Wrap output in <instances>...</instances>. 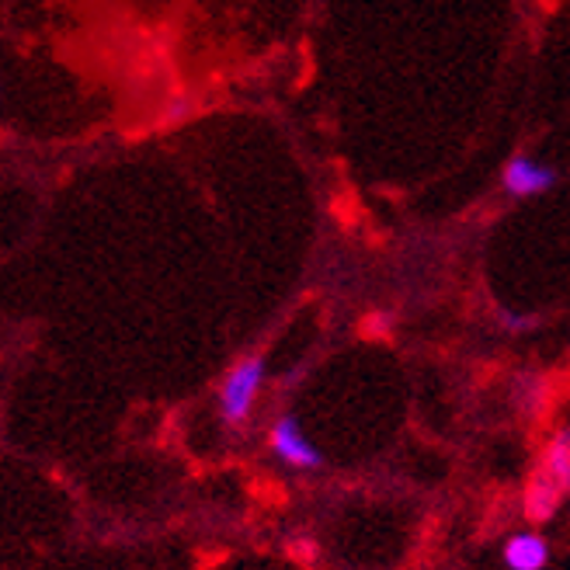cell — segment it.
I'll return each instance as SVG.
<instances>
[{
    "label": "cell",
    "mask_w": 570,
    "mask_h": 570,
    "mask_svg": "<svg viewBox=\"0 0 570 570\" xmlns=\"http://www.w3.org/2000/svg\"><path fill=\"white\" fill-rule=\"evenodd\" d=\"M262 380H265V358H258V355L240 358L230 373H226L223 390H219V414L226 424L247 421V414L254 407V396L262 390Z\"/></svg>",
    "instance_id": "obj_1"
},
{
    "label": "cell",
    "mask_w": 570,
    "mask_h": 570,
    "mask_svg": "<svg viewBox=\"0 0 570 570\" xmlns=\"http://www.w3.org/2000/svg\"><path fill=\"white\" fill-rule=\"evenodd\" d=\"M272 449H275V455H278L282 463L299 466V470H313V466L324 463L321 449L303 435V428H299L296 417H278L275 421V428H272Z\"/></svg>",
    "instance_id": "obj_2"
},
{
    "label": "cell",
    "mask_w": 570,
    "mask_h": 570,
    "mask_svg": "<svg viewBox=\"0 0 570 570\" xmlns=\"http://www.w3.org/2000/svg\"><path fill=\"white\" fill-rule=\"evenodd\" d=\"M504 191L511 198H532V195H543L557 185V170L547 167V164H539L532 157H511L504 164Z\"/></svg>",
    "instance_id": "obj_3"
},
{
    "label": "cell",
    "mask_w": 570,
    "mask_h": 570,
    "mask_svg": "<svg viewBox=\"0 0 570 570\" xmlns=\"http://www.w3.org/2000/svg\"><path fill=\"white\" fill-rule=\"evenodd\" d=\"M504 563L508 570H547L550 547L539 532H519L504 543Z\"/></svg>",
    "instance_id": "obj_4"
},
{
    "label": "cell",
    "mask_w": 570,
    "mask_h": 570,
    "mask_svg": "<svg viewBox=\"0 0 570 570\" xmlns=\"http://www.w3.org/2000/svg\"><path fill=\"white\" fill-rule=\"evenodd\" d=\"M563 501V491L557 488V483L539 470L532 480H529V491H525V515L532 522H547L557 515V508Z\"/></svg>",
    "instance_id": "obj_5"
},
{
    "label": "cell",
    "mask_w": 570,
    "mask_h": 570,
    "mask_svg": "<svg viewBox=\"0 0 570 570\" xmlns=\"http://www.w3.org/2000/svg\"><path fill=\"white\" fill-rule=\"evenodd\" d=\"M543 473L557 483L563 494H570V428L553 435V442L543 452Z\"/></svg>",
    "instance_id": "obj_6"
}]
</instances>
